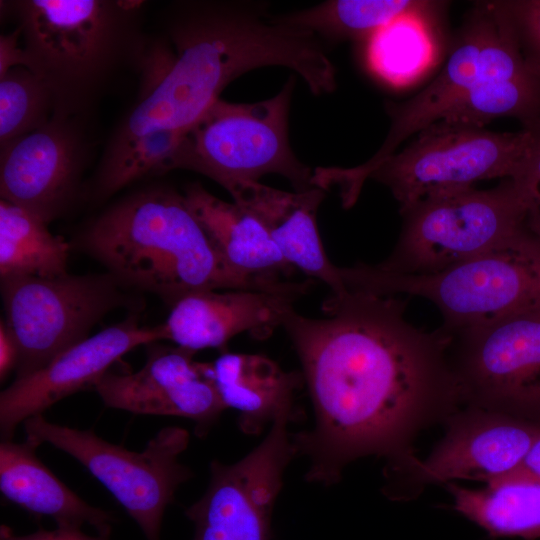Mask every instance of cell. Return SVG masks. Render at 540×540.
I'll use <instances>...</instances> for the list:
<instances>
[{"instance_id": "6da1fadb", "label": "cell", "mask_w": 540, "mask_h": 540, "mask_svg": "<svg viewBox=\"0 0 540 540\" xmlns=\"http://www.w3.org/2000/svg\"><path fill=\"white\" fill-rule=\"evenodd\" d=\"M405 308L398 295L346 290L323 302L324 318L287 314L282 327L315 417L309 430L292 433L297 455L309 464L307 482L332 486L365 456L405 462L419 431L461 407L450 335L415 327Z\"/></svg>"}, {"instance_id": "7a4b0ae2", "label": "cell", "mask_w": 540, "mask_h": 540, "mask_svg": "<svg viewBox=\"0 0 540 540\" xmlns=\"http://www.w3.org/2000/svg\"><path fill=\"white\" fill-rule=\"evenodd\" d=\"M163 22L164 34L143 39L138 98L102 158L151 133L187 132L233 80L283 59L279 32L245 2H180Z\"/></svg>"}, {"instance_id": "3957f363", "label": "cell", "mask_w": 540, "mask_h": 540, "mask_svg": "<svg viewBox=\"0 0 540 540\" xmlns=\"http://www.w3.org/2000/svg\"><path fill=\"white\" fill-rule=\"evenodd\" d=\"M83 249L124 286L172 306L202 290L281 293L230 269L176 190L137 191L97 216L80 237Z\"/></svg>"}, {"instance_id": "277c9868", "label": "cell", "mask_w": 540, "mask_h": 540, "mask_svg": "<svg viewBox=\"0 0 540 540\" xmlns=\"http://www.w3.org/2000/svg\"><path fill=\"white\" fill-rule=\"evenodd\" d=\"M140 1L24 0L16 13L27 68L49 88L53 115L81 119L117 68L137 64Z\"/></svg>"}, {"instance_id": "5b68a950", "label": "cell", "mask_w": 540, "mask_h": 540, "mask_svg": "<svg viewBox=\"0 0 540 540\" xmlns=\"http://www.w3.org/2000/svg\"><path fill=\"white\" fill-rule=\"evenodd\" d=\"M348 290L432 302L452 333L540 306V241L528 231L434 274H400L358 263L342 268Z\"/></svg>"}, {"instance_id": "8992f818", "label": "cell", "mask_w": 540, "mask_h": 540, "mask_svg": "<svg viewBox=\"0 0 540 540\" xmlns=\"http://www.w3.org/2000/svg\"><path fill=\"white\" fill-rule=\"evenodd\" d=\"M517 184L503 179L430 196L400 213L401 232L391 254L376 266L400 274H434L500 247L527 232Z\"/></svg>"}, {"instance_id": "52a82bcc", "label": "cell", "mask_w": 540, "mask_h": 540, "mask_svg": "<svg viewBox=\"0 0 540 540\" xmlns=\"http://www.w3.org/2000/svg\"><path fill=\"white\" fill-rule=\"evenodd\" d=\"M295 77L273 97L254 103L217 100L186 132L171 170L200 173L227 192L267 174L285 177L295 191L311 187L312 170L293 153L288 118Z\"/></svg>"}, {"instance_id": "ba28073f", "label": "cell", "mask_w": 540, "mask_h": 540, "mask_svg": "<svg viewBox=\"0 0 540 540\" xmlns=\"http://www.w3.org/2000/svg\"><path fill=\"white\" fill-rule=\"evenodd\" d=\"M23 423L27 440L37 446L49 443L79 461L134 519L146 540H160L167 506L193 475L179 461L190 441L186 429L165 427L142 452H134L93 431L51 423L43 414Z\"/></svg>"}, {"instance_id": "9c48e42d", "label": "cell", "mask_w": 540, "mask_h": 540, "mask_svg": "<svg viewBox=\"0 0 540 540\" xmlns=\"http://www.w3.org/2000/svg\"><path fill=\"white\" fill-rule=\"evenodd\" d=\"M528 141L523 128L496 132L437 121L376 166L369 179L390 190L402 213L430 196L471 188L482 180L512 178Z\"/></svg>"}, {"instance_id": "30bf717a", "label": "cell", "mask_w": 540, "mask_h": 540, "mask_svg": "<svg viewBox=\"0 0 540 540\" xmlns=\"http://www.w3.org/2000/svg\"><path fill=\"white\" fill-rule=\"evenodd\" d=\"M125 287L110 273L1 277L5 321L19 349L16 378L39 370L87 339L93 326L111 310L138 305Z\"/></svg>"}, {"instance_id": "8fae6325", "label": "cell", "mask_w": 540, "mask_h": 540, "mask_svg": "<svg viewBox=\"0 0 540 540\" xmlns=\"http://www.w3.org/2000/svg\"><path fill=\"white\" fill-rule=\"evenodd\" d=\"M448 334L461 406L540 424V306Z\"/></svg>"}, {"instance_id": "7c38bea8", "label": "cell", "mask_w": 540, "mask_h": 540, "mask_svg": "<svg viewBox=\"0 0 540 540\" xmlns=\"http://www.w3.org/2000/svg\"><path fill=\"white\" fill-rule=\"evenodd\" d=\"M293 408L275 417L264 440L235 463L213 460L202 497L185 510L192 540H271L273 509L297 449L289 431Z\"/></svg>"}, {"instance_id": "4fadbf2b", "label": "cell", "mask_w": 540, "mask_h": 540, "mask_svg": "<svg viewBox=\"0 0 540 540\" xmlns=\"http://www.w3.org/2000/svg\"><path fill=\"white\" fill-rule=\"evenodd\" d=\"M432 452L386 466L388 496L405 482L420 485L477 480L486 485L514 470L540 435V424L474 406H461Z\"/></svg>"}, {"instance_id": "5bb4252c", "label": "cell", "mask_w": 540, "mask_h": 540, "mask_svg": "<svg viewBox=\"0 0 540 540\" xmlns=\"http://www.w3.org/2000/svg\"><path fill=\"white\" fill-rule=\"evenodd\" d=\"M1 199L47 224L71 203L87 158L81 119L53 115L42 127L1 146Z\"/></svg>"}, {"instance_id": "9a60e30c", "label": "cell", "mask_w": 540, "mask_h": 540, "mask_svg": "<svg viewBox=\"0 0 540 540\" xmlns=\"http://www.w3.org/2000/svg\"><path fill=\"white\" fill-rule=\"evenodd\" d=\"M195 354L179 346L151 343L139 371L106 372L93 388L107 407L191 419L195 434L204 437L226 407L212 379L210 363L194 360Z\"/></svg>"}, {"instance_id": "2e32d148", "label": "cell", "mask_w": 540, "mask_h": 540, "mask_svg": "<svg viewBox=\"0 0 540 540\" xmlns=\"http://www.w3.org/2000/svg\"><path fill=\"white\" fill-rule=\"evenodd\" d=\"M159 340H165L163 324L141 326L136 316H130L73 345L39 370L16 378L0 394L2 440H12L17 426L26 419L43 414L79 390L94 387L129 351Z\"/></svg>"}, {"instance_id": "e0dca14e", "label": "cell", "mask_w": 540, "mask_h": 540, "mask_svg": "<svg viewBox=\"0 0 540 540\" xmlns=\"http://www.w3.org/2000/svg\"><path fill=\"white\" fill-rule=\"evenodd\" d=\"M495 24L496 15L491 1L477 2L438 76L409 100L387 103L391 124L383 144L365 163L346 168V181L354 192H361L374 168L394 154L403 141L440 120L481 81V52Z\"/></svg>"}, {"instance_id": "ac0fdd59", "label": "cell", "mask_w": 540, "mask_h": 540, "mask_svg": "<svg viewBox=\"0 0 540 540\" xmlns=\"http://www.w3.org/2000/svg\"><path fill=\"white\" fill-rule=\"evenodd\" d=\"M299 296L254 290H202L189 293L172 306L163 323L165 340L197 352L225 348L242 333L267 338L282 327Z\"/></svg>"}, {"instance_id": "d6986e66", "label": "cell", "mask_w": 540, "mask_h": 540, "mask_svg": "<svg viewBox=\"0 0 540 540\" xmlns=\"http://www.w3.org/2000/svg\"><path fill=\"white\" fill-rule=\"evenodd\" d=\"M187 206L226 265L237 274L283 293L303 295L312 280H284L295 268L282 256L262 223L235 202L222 200L198 183L184 190Z\"/></svg>"}, {"instance_id": "ffe728a7", "label": "cell", "mask_w": 540, "mask_h": 540, "mask_svg": "<svg viewBox=\"0 0 540 540\" xmlns=\"http://www.w3.org/2000/svg\"><path fill=\"white\" fill-rule=\"evenodd\" d=\"M228 193L233 202L262 223L282 256L295 269L325 283L331 294L347 290L341 267L329 260L317 225L325 190L311 187L289 192L249 181L234 185Z\"/></svg>"}, {"instance_id": "44dd1931", "label": "cell", "mask_w": 540, "mask_h": 540, "mask_svg": "<svg viewBox=\"0 0 540 540\" xmlns=\"http://www.w3.org/2000/svg\"><path fill=\"white\" fill-rule=\"evenodd\" d=\"M37 445L27 440L0 444V490L10 502L35 515L49 516L58 527L92 525L111 534L113 515L81 499L37 457Z\"/></svg>"}, {"instance_id": "7402d4cb", "label": "cell", "mask_w": 540, "mask_h": 540, "mask_svg": "<svg viewBox=\"0 0 540 540\" xmlns=\"http://www.w3.org/2000/svg\"><path fill=\"white\" fill-rule=\"evenodd\" d=\"M210 368L223 404L238 412L237 424L248 435H259L281 410L298 406L305 385L301 371H285L260 354L222 352Z\"/></svg>"}, {"instance_id": "603a6c76", "label": "cell", "mask_w": 540, "mask_h": 540, "mask_svg": "<svg viewBox=\"0 0 540 540\" xmlns=\"http://www.w3.org/2000/svg\"><path fill=\"white\" fill-rule=\"evenodd\" d=\"M454 509L493 537L540 538V483L506 482L484 489L447 483Z\"/></svg>"}, {"instance_id": "cb8c5ba5", "label": "cell", "mask_w": 540, "mask_h": 540, "mask_svg": "<svg viewBox=\"0 0 540 540\" xmlns=\"http://www.w3.org/2000/svg\"><path fill=\"white\" fill-rule=\"evenodd\" d=\"M70 245L30 211L0 200V276H65Z\"/></svg>"}, {"instance_id": "d4e9b609", "label": "cell", "mask_w": 540, "mask_h": 540, "mask_svg": "<svg viewBox=\"0 0 540 540\" xmlns=\"http://www.w3.org/2000/svg\"><path fill=\"white\" fill-rule=\"evenodd\" d=\"M438 1L331 0L305 10L275 16L331 40L372 37L388 24L434 8Z\"/></svg>"}, {"instance_id": "484cf974", "label": "cell", "mask_w": 540, "mask_h": 540, "mask_svg": "<svg viewBox=\"0 0 540 540\" xmlns=\"http://www.w3.org/2000/svg\"><path fill=\"white\" fill-rule=\"evenodd\" d=\"M515 118L524 129L540 123V77L532 72L477 82L438 121L485 127Z\"/></svg>"}, {"instance_id": "4316f807", "label": "cell", "mask_w": 540, "mask_h": 540, "mask_svg": "<svg viewBox=\"0 0 540 540\" xmlns=\"http://www.w3.org/2000/svg\"><path fill=\"white\" fill-rule=\"evenodd\" d=\"M445 4L402 17L374 34L368 54L374 71L392 83H404L424 70L431 63L436 20Z\"/></svg>"}, {"instance_id": "83f0119b", "label": "cell", "mask_w": 540, "mask_h": 540, "mask_svg": "<svg viewBox=\"0 0 540 540\" xmlns=\"http://www.w3.org/2000/svg\"><path fill=\"white\" fill-rule=\"evenodd\" d=\"M185 134L151 133L134 140L113 156L102 158L93 184L94 196L106 198L138 179L170 171Z\"/></svg>"}, {"instance_id": "f1b7e54d", "label": "cell", "mask_w": 540, "mask_h": 540, "mask_svg": "<svg viewBox=\"0 0 540 540\" xmlns=\"http://www.w3.org/2000/svg\"><path fill=\"white\" fill-rule=\"evenodd\" d=\"M54 113L47 85L16 66L0 76V147L45 125Z\"/></svg>"}, {"instance_id": "f546056e", "label": "cell", "mask_w": 540, "mask_h": 540, "mask_svg": "<svg viewBox=\"0 0 540 540\" xmlns=\"http://www.w3.org/2000/svg\"><path fill=\"white\" fill-rule=\"evenodd\" d=\"M527 68L540 77V0L492 1Z\"/></svg>"}, {"instance_id": "4dcf8cb0", "label": "cell", "mask_w": 540, "mask_h": 540, "mask_svg": "<svg viewBox=\"0 0 540 540\" xmlns=\"http://www.w3.org/2000/svg\"><path fill=\"white\" fill-rule=\"evenodd\" d=\"M526 130L529 132V141L519 167L511 179L523 195L526 210L525 227L540 241V123Z\"/></svg>"}, {"instance_id": "1f68e13d", "label": "cell", "mask_w": 540, "mask_h": 540, "mask_svg": "<svg viewBox=\"0 0 540 540\" xmlns=\"http://www.w3.org/2000/svg\"><path fill=\"white\" fill-rule=\"evenodd\" d=\"M0 540H110V534H98L90 536L81 531V528L58 527L48 531L38 529L27 535H16L6 525L0 528Z\"/></svg>"}, {"instance_id": "d6a6232c", "label": "cell", "mask_w": 540, "mask_h": 540, "mask_svg": "<svg viewBox=\"0 0 540 540\" xmlns=\"http://www.w3.org/2000/svg\"><path fill=\"white\" fill-rule=\"evenodd\" d=\"M506 482L540 483V435L533 442L521 463L514 470L486 486Z\"/></svg>"}, {"instance_id": "836d02e7", "label": "cell", "mask_w": 540, "mask_h": 540, "mask_svg": "<svg viewBox=\"0 0 540 540\" xmlns=\"http://www.w3.org/2000/svg\"><path fill=\"white\" fill-rule=\"evenodd\" d=\"M21 29L18 26L13 32L0 37V76L16 66H27V57L23 45L20 44Z\"/></svg>"}, {"instance_id": "e575fe53", "label": "cell", "mask_w": 540, "mask_h": 540, "mask_svg": "<svg viewBox=\"0 0 540 540\" xmlns=\"http://www.w3.org/2000/svg\"><path fill=\"white\" fill-rule=\"evenodd\" d=\"M19 349L16 338L6 321L0 323V378L3 381L17 366Z\"/></svg>"}]
</instances>
